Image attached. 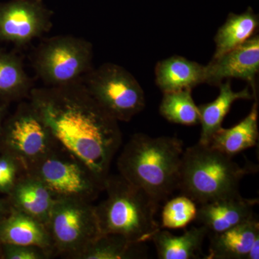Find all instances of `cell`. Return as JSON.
<instances>
[{"mask_svg":"<svg viewBox=\"0 0 259 259\" xmlns=\"http://www.w3.org/2000/svg\"><path fill=\"white\" fill-rule=\"evenodd\" d=\"M28 99L56 141L105 182L122 134L118 121L99 105L82 80L33 88Z\"/></svg>","mask_w":259,"mask_h":259,"instance_id":"obj_1","label":"cell"},{"mask_svg":"<svg viewBox=\"0 0 259 259\" xmlns=\"http://www.w3.org/2000/svg\"><path fill=\"white\" fill-rule=\"evenodd\" d=\"M184 151L177 137L134 134L119 156L117 168L125 180L160 203L178 189Z\"/></svg>","mask_w":259,"mask_h":259,"instance_id":"obj_2","label":"cell"},{"mask_svg":"<svg viewBox=\"0 0 259 259\" xmlns=\"http://www.w3.org/2000/svg\"><path fill=\"white\" fill-rule=\"evenodd\" d=\"M107 198L95 212L101 233H115L133 243H146L161 228L156 220L159 202L120 175H108Z\"/></svg>","mask_w":259,"mask_h":259,"instance_id":"obj_3","label":"cell"},{"mask_svg":"<svg viewBox=\"0 0 259 259\" xmlns=\"http://www.w3.org/2000/svg\"><path fill=\"white\" fill-rule=\"evenodd\" d=\"M256 168L241 166L233 157L200 144L184 151L178 189L199 204L239 195L242 179Z\"/></svg>","mask_w":259,"mask_h":259,"instance_id":"obj_4","label":"cell"},{"mask_svg":"<svg viewBox=\"0 0 259 259\" xmlns=\"http://www.w3.org/2000/svg\"><path fill=\"white\" fill-rule=\"evenodd\" d=\"M27 172L41 181L56 200L73 199L92 203L105 190V182L59 143L29 166Z\"/></svg>","mask_w":259,"mask_h":259,"instance_id":"obj_5","label":"cell"},{"mask_svg":"<svg viewBox=\"0 0 259 259\" xmlns=\"http://www.w3.org/2000/svg\"><path fill=\"white\" fill-rule=\"evenodd\" d=\"M93 46L83 37L56 35L44 39L30 56L37 76L47 87L82 80L93 69Z\"/></svg>","mask_w":259,"mask_h":259,"instance_id":"obj_6","label":"cell"},{"mask_svg":"<svg viewBox=\"0 0 259 259\" xmlns=\"http://www.w3.org/2000/svg\"><path fill=\"white\" fill-rule=\"evenodd\" d=\"M82 81L99 105L118 122H128L146 105L142 87L119 65L105 63L93 68Z\"/></svg>","mask_w":259,"mask_h":259,"instance_id":"obj_7","label":"cell"},{"mask_svg":"<svg viewBox=\"0 0 259 259\" xmlns=\"http://www.w3.org/2000/svg\"><path fill=\"white\" fill-rule=\"evenodd\" d=\"M54 254L77 259L101 234L95 206L73 199L56 200L46 224Z\"/></svg>","mask_w":259,"mask_h":259,"instance_id":"obj_8","label":"cell"},{"mask_svg":"<svg viewBox=\"0 0 259 259\" xmlns=\"http://www.w3.org/2000/svg\"><path fill=\"white\" fill-rule=\"evenodd\" d=\"M0 136L3 152L18 158L26 171L59 144L30 100L19 105Z\"/></svg>","mask_w":259,"mask_h":259,"instance_id":"obj_9","label":"cell"},{"mask_svg":"<svg viewBox=\"0 0 259 259\" xmlns=\"http://www.w3.org/2000/svg\"><path fill=\"white\" fill-rule=\"evenodd\" d=\"M53 15L42 0L0 3V40L27 45L50 31Z\"/></svg>","mask_w":259,"mask_h":259,"instance_id":"obj_10","label":"cell"},{"mask_svg":"<svg viewBox=\"0 0 259 259\" xmlns=\"http://www.w3.org/2000/svg\"><path fill=\"white\" fill-rule=\"evenodd\" d=\"M259 71V36H254L240 47L212 59L205 66L204 83L219 86L224 80L247 81L256 96V76Z\"/></svg>","mask_w":259,"mask_h":259,"instance_id":"obj_11","label":"cell"},{"mask_svg":"<svg viewBox=\"0 0 259 259\" xmlns=\"http://www.w3.org/2000/svg\"><path fill=\"white\" fill-rule=\"evenodd\" d=\"M258 199H246L241 194L200 204L195 221L208 230L219 233L253 217V209Z\"/></svg>","mask_w":259,"mask_h":259,"instance_id":"obj_12","label":"cell"},{"mask_svg":"<svg viewBox=\"0 0 259 259\" xmlns=\"http://www.w3.org/2000/svg\"><path fill=\"white\" fill-rule=\"evenodd\" d=\"M10 207L47 224L56 199L44 183L28 174H24L9 194Z\"/></svg>","mask_w":259,"mask_h":259,"instance_id":"obj_13","label":"cell"},{"mask_svg":"<svg viewBox=\"0 0 259 259\" xmlns=\"http://www.w3.org/2000/svg\"><path fill=\"white\" fill-rule=\"evenodd\" d=\"M1 244L40 247L49 252L52 256H55L52 241L46 225L13 209L0 221Z\"/></svg>","mask_w":259,"mask_h":259,"instance_id":"obj_14","label":"cell"},{"mask_svg":"<svg viewBox=\"0 0 259 259\" xmlns=\"http://www.w3.org/2000/svg\"><path fill=\"white\" fill-rule=\"evenodd\" d=\"M158 88L163 93L192 89L204 83L205 66L181 56L158 61L155 67Z\"/></svg>","mask_w":259,"mask_h":259,"instance_id":"obj_15","label":"cell"},{"mask_svg":"<svg viewBox=\"0 0 259 259\" xmlns=\"http://www.w3.org/2000/svg\"><path fill=\"white\" fill-rule=\"evenodd\" d=\"M210 242L207 259H245L255 238L259 223L254 217L219 233H209Z\"/></svg>","mask_w":259,"mask_h":259,"instance_id":"obj_16","label":"cell"},{"mask_svg":"<svg viewBox=\"0 0 259 259\" xmlns=\"http://www.w3.org/2000/svg\"><path fill=\"white\" fill-rule=\"evenodd\" d=\"M220 93L217 98L209 103L198 106L202 125L199 144L208 146L214 134L222 127L223 120L228 115L232 105L237 100H255L256 96L251 89L247 87L239 92L233 91L231 79L219 85Z\"/></svg>","mask_w":259,"mask_h":259,"instance_id":"obj_17","label":"cell"},{"mask_svg":"<svg viewBox=\"0 0 259 259\" xmlns=\"http://www.w3.org/2000/svg\"><path fill=\"white\" fill-rule=\"evenodd\" d=\"M254 103L248 115L236 125L231 128H223L213 136L208 146L233 156L248 148L254 147L258 141V102Z\"/></svg>","mask_w":259,"mask_h":259,"instance_id":"obj_18","label":"cell"},{"mask_svg":"<svg viewBox=\"0 0 259 259\" xmlns=\"http://www.w3.org/2000/svg\"><path fill=\"white\" fill-rule=\"evenodd\" d=\"M209 231L205 227H192L182 236L160 229L152 240L160 259H195L200 258L202 245Z\"/></svg>","mask_w":259,"mask_h":259,"instance_id":"obj_19","label":"cell"},{"mask_svg":"<svg viewBox=\"0 0 259 259\" xmlns=\"http://www.w3.org/2000/svg\"><path fill=\"white\" fill-rule=\"evenodd\" d=\"M258 25V15L251 8L241 14H229L214 36L215 51L212 59L240 47L254 36Z\"/></svg>","mask_w":259,"mask_h":259,"instance_id":"obj_20","label":"cell"},{"mask_svg":"<svg viewBox=\"0 0 259 259\" xmlns=\"http://www.w3.org/2000/svg\"><path fill=\"white\" fill-rule=\"evenodd\" d=\"M144 243H133L115 233H101L77 259H134L147 258Z\"/></svg>","mask_w":259,"mask_h":259,"instance_id":"obj_21","label":"cell"},{"mask_svg":"<svg viewBox=\"0 0 259 259\" xmlns=\"http://www.w3.org/2000/svg\"><path fill=\"white\" fill-rule=\"evenodd\" d=\"M33 89L23 61L14 54L0 51V97L8 100L29 98Z\"/></svg>","mask_w":259,"mask_h":259,"instance_id":"obj_22","label":"cell"},{"mask_svg":"<svg viewBox=\"0 0 259 259\" xmlns=\"http://www.w3.org/2000/svg\"><path fill=\"white\" fill-rule=\"evenodd\" d=\"M159 112L168 122L179 125H195L200 121L199 107L191 89L163 93Z\"/></svg>","mask_w":259,"mask_h":259,"instance_id":"obj_23","label":"cell"},{"mask_svg":"<svg viewBox=\"0 0 259 259\" xmlns=\"http://www.w3.org/2000/svg\"><path fill=\"white\" fill-rule=\"evenodd\" d=\"M197 212L195 202L182 194L165 204L161 213V227L167 229L185 228L195 221Z\"/></svg>","mask_w":259,"mask_h":259,"instance_id":"obj_24","label":"cell"},{"mask_svg":"<svg viewBox=\"0 0 259 259\" xmlns=\"http://www.w3.org/2000/svg\"><path fill=\"white\" fill-rule=\"evenodd\" d=\"M0 156V193L9 194L20 177L26 173L18 158L6 152Z\"/></svg>","mask_w":259,"mask_h":259,"instance_id":"obj_25","label":"cell"},{"mask_svg":"<svg viewBox=\"0 0 259 259\" xmlns=\"http://www.w3.org/2000/svg\"><path fill=\"white\" fill-rule=\"evenodd\" d=\"M2 255L6 259H47L52 256L49 252L37 246L1 244Z\"/></svg>","mask_w":259,"mask_h":259,"instance_id":"obj_26","label":"cell"},{"mask_svg":"<svg viewBox=\"0 0 259 259\" xmlns=\"http://www.w3.org/2000/svg\"><path fill=\"white\" fill-rule=\"evenodd\" d=\"M259 258V236L255 238L245 259Z\"/></svg>","mask_w":259,"mask_h":259,"instance_id":"obj_27","label":"cell"},{"mask_svg":"<svg viewBox=\"0 0 259 259\" xmlns=\"http://www.w3.org/2000/svg\"><path fill=\"white\" fill-rule=\"evenodd\" d=\"M11 209L8 200L0 199V221H3L6 216L8 215Z\"/></svg>","mask_w":259,"mask_h":259,"instance_id":"obj_28","label":"cell"},{"mask_svg":"<svg viewBox=\"0 0 259 259\" xmlns=\"http://www.w3.org/2000/svg\"><path fill=\"white\" fill-rule=\"evenodd\" d=\"M2 120H3V112H2L1 109H0V131H1L2 127Z\"/></svg>","mask_w":259,"mask_h":259,"instance_id":"obj_29","label":"cell"}]
</instances>
